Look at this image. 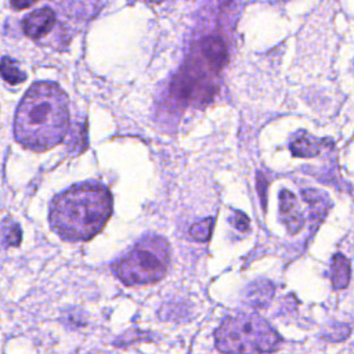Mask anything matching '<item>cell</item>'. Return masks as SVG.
Wrapping results in <instances>:
<instances>
[{
    "label": "cell",
    "instance_id": "1",
    "mask_svg": "<svg viewBox=\"0 0 354 354\" xmlns=\"http://www.w3.org/2000/svg\"><path fill=\"white\" fill-rule=\"evenodd\" d=\"M69 126L68 97L53 82H37L21 100L14 119V137L26 149L47 151L58 145Z\"/></svg>",
    "mask_w": 354,
    "mask_h": 354
},
{
    "label": "cell",
    "instance_id": "2",
    "mask_svg": "<svg viewBox=\"0 0 354 354\" xmlns=\"http://www.w3.org/2000/svg\"><path fill=\"white\" fill-rule=\"evenodd\" d=\"M112 213V196L100 183H82L55 195L48 213L51 228L66 241L98 234Z\"/></svg>",
    "mask_w": 354,
    "mask_h": 354
},
{
    "label": "cell",
    "instance_id": "3",
    "mask_svg": "<svg viewBox=\"0 0 354 354\" xmlns=\"http://www.w3.org/2000/svg\"><path fill=\"white\" fill-rule=\"evenodd\" d=\"M279 343L277 330L253 314L231 315L216 330V347L223 354H267Z\"/></svg>",
    "mask_w": 354,
    "mask_h": 354
},
{
    "label": "cell",
    "instance_id": "4",
    "mask_svg": "<svg viewBox=\"0 0 354 354\" xmlns=\"http://www.w3.org/2000/svg\"><path fill=\"white\" fill-rule=\"evenodd\" d=\"M169 259V242L163 236L149 234L116 260L113 271L126 285L151 283L165 277Z\"/></svg>",
    "mask_w": 354,
    "mask_h": 354
},
{
    "label": "cell",
    "instance_id": "5",
    "mask_svg": "<svg viewBox=\"0 0 354 354\" xmlns=\"http://www.w3.org/2000/svg\"><path fill=\"white\" fill-rule=\"evenodd\" d=\"M55 25V12L50 7H41L28 14L22 21L24 33L32 40L44 37Z\"/></svg>",
    "mask_w": 354,
    "mask_h": 354
},
{
    "label": "cell",
    "instance_id": "6",
    "mask_svg": "<svg viewBox=\"0 0 354 354\" xmlns=\"http://www.w3.org/2000/svg\"><path fill=\"white\" fill-rule=\"evenodd\" d=\"M279 217L289 234H297L304 225V217L299 201L290 191L282 189L279 194Z\"/></svg>",
    "mask_w": 354,
    "mask_h": 354
},
{
    "label": "cell",
    "instance_id": "7",
    "mask_svg": "<svg viewBox=\"0 0 354 354\" xmlns=\"http://www.w3.org/2000/svg\"><path fill=\"white\" fill-rule=\"evenodd\" d=\"M322 141L310 136L306 131H297L290 141V151L295 156L311 158L321 152Z\"/></svg>",
    "mask_w": 354,
    "mask_h": 354
},
{
    "label": "cell",
    "instance_id": "8",
    "mask_svg": "<svg viewBox=\"0 0 354 354\" xmlns=\"http://www.w3.org/2000/svg\"><path fill=\"white\" fill-rule=\"evenodd\" d=\"M274 295V285L267 279H260L250 283L246 289V300L250 306L263 307L271 300Z\"/></svg>",
    "mask_w": 354,
    "mask_h": 354
},
{
    "label": "cell",
    "instance_id": "9",
    "mask_svg": "<svg viewBox=\"0 0 354 354\" xmlns=\"http://www.w3.org/2000/svg\"><path fill=\"white\" fill-rule=\"evenodd\" d=\"M350 263L348 260L337 253L333 256L330 263V281L335 289H343L350 282Z\"/></svg>",
    "mask_w": 354,
    "mask_h": 354
},
{
    "label": "cell",
    "instance_id": "10",
    "mask_svg": "<svg viewBox=\"0 0 354 354\" xmlns=\"http://www.w3.org/2000/svg\"><path fill=\"white\" fill-rule=\"evenodd\" d=\"M22 241V230L19 224L10 216H6L0 223V243L3 248H17Z\"/></svg>",
    "mask_w": 354,
    "mask_h": 354
},
{
    "label": "cell",
    "instance_id": "11",
    "mask_svg": "<svg viewBox=\"0 0 354 354\" xmlns=\"http://www.w3.org/2000/svg\"><path fill=\"white\" fill-rule=\"evenodd\" d=\"M303 198L311 206V216L318 221L328 213L330 207L329 198L324 192H319L317 189H304Z\"/></svg>",
    "mask_w": 354,
    "mask_h": 354
},
{
    "label": "cell",
    "instance_id": "12",
    "mask_svg": "<svg viewBox=\"0 0 354 354\" xmlns=\"http://www.w3.org/2000/svg\"><path fill=\"white\" fill-rule=\"evenodd\" d=\"M0 75L8 84H19L26 79L25 72H22L18 68V64L10 57H3L0 59Z\"/></svg>",
    "mask_w": 354,
    "mask_h": 354
},
{
    "label": "cell",
    "instance_id": "13",
    "mask_svg": "<svg viewBox=\"0 0 354 354\" xmlns=\"http://www.w3.org/2000/svg\"><path fill=\"white\" fill-rule=\"evenodd\" d=\"M214 224V218L213 217H206L201 221H196L191 225L189 234L194 239L201 241V242H206L210 238L212 234V228Z\"/></svg>",
    "mask_w": 354,
    "mask_h": 354
},
{
    "label": "cell",
    "instance_id": "14",
    "mask_svg": "<svg viewBox=\"0 0 354 354\" xmlns=\"http://www.w3.org/2000/svg\"><path fill=\"white\" fill-rule=\"evenodd\" d=\"M230 223L239 231L242 232H246L249 230V225H250V221L248 218L246 214H243L242 212H238V210H234L231 217H230Z\"/></svg>",
    "mask_w": 354,
    "mask_h": 354
},
{
    "label": "cell",
    "instance_id": "15",
    "mask_svg": "<svg viewBox=\"0 0 354 354\" xmlns=\"http://www.w3.org/2000/svg\"><path fill=\"white\" fill-rule=\"evenodd\" d=\"M39 0H10V4L14 10H25L28 7H30L32 4H35Z\"/></svg>",
    "mask_w": 354,
    "mask_h": 354
},
{
    "label": "cell",
    "instance_id": "16",
    "mask_svg": "<svg viewBox=\"0 0 354 354\" xmlns=\"http://www.w3.org/2000/svg\"><path fill=\"white\" fill-rule=\"evenodd\" d=\"M144 1H147V3H162L163 0H144Z\"/></svg>",
    "mask_w": 354,
    "mask_h": 354
}]
</instances>
